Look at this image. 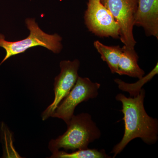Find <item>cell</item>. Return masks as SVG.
<instances>
[{"mask_svg":"<svg viewBox=\"0 0 158 158\" xmlns=\"http://www.w3.org/2000/svg\"><path fill=\"white\" fill-rule=\"evenodd\" d=\"M145 91L142 89L137 96L127 97L122 94H117L116 100L122 105L124 132L121 141L114 146L111 153L113 158L123 151L134 139L141 138L145 144L152 145L158 140V120L150 116L145 111L144 99Z\"/></svg>","mask_w":158,"mask_h":158,"instance_id":"obj_1","label":"cell"},{"mask_svg":"<svg viewBox=\"0 0 158 158\" xmlns=\"http://www.w3.org/2000/svg\"><path fill=\"white\" fill-rule=\"evenodd\" d=\"M65 133L51 140L49 148L52 152L62 148L65 151L87 149L88 145L100 138L101 132L88 113L72 116Z\"/></svg>","mask_w":158,"mask_h":158,"instance_id":"obj_2","label":"cell"},{"mask_svg":"<svg viewBox=\"0 0 158 158\" xmlns=\"http://www.w3.org/2000/svg\"><path fill=\"white\" fill-rule=\"evenodd\" d=\"M25 21L30 31V35L26 39L11 42L6 40L5 36L0 34V47L6 52V56L0 63V66L10 57L24 52L31 48L42 46L56 54L59 53L62 50L61 36L57 34H46L38 27L34 19L27 18Z\"/></svg>","mask_w":158,"mask_h":158,"instance_id":"obj_3","label":"cell"},{"mask_svg":"<svg viewBox=\"0 0 158 158\" xmlns=\"http://www.w3.org/2000/svg\"><path fill=\"white\" fill-rule=\"evenodd\" d=\"M101 85L88 77H78L75 85L60 103L51 117L62 119L68 124L77 106L98 96Z\"/></svg>","mask_w":158,"mask_h":158,"instance_id":"obj_4","label":"cell"},{"mask_svg":"<svg viewBox=\"0 0 158 158\" xmlns=\"http://www.w3.org/2000/svg\"><path fill=\"white\" fill-rule=\"evenodd\" d=\"M101 2L118 24L122 42L128 48L135 49L136 41L133 30L138 0H101Z\"/></svg>","mask_w":158,"mask_h":158,"instance_id":"obj_5","label":"cell"},{"mask_svg":"<svg viewBox=\"0 0 158 158\" xmlns=\"http://www.w3.org/2000/svg\"><path fill=\"white\" fill-rule=\"evenodd\" d=\"M85 19L88 30L96 36L119 38L118 24L101 0H88Z\"/></svg>","mask_w":158,"mask_h":158,"instance_id":"obj_6","label":"cell"},{"mask_svg":"<svg viewBox=\"0 0 158 158\" xmlns=\"http://www.w3.org/2000/svg\"><path fill=\"white\" fill-rule=\"evenodd\" d=\"M80 62L78 59L73 61L64 60L60 63V73L55 79L54 90L55 98L52 103L42 113L43 120L51 117L53 113L75 85L79 76L78 74Z\"/></svg>","mask_w":158,"mask_h":158,"instance_id":"obj_7","label":"cell"},{"mask_svg":"<svg viewBox=\"0 0 158 158\" xmlns=\"http://www.w3.org/2000/svg\"><path fill=\"white\" fill-rule=\"evenodd\" d=\"M134 25L143 27L147 36L158 39V0H138Z\"/></svg>","mask_w":158,"mask_h":158,"instance_id":"obj_8","label":"cell"},{"mask_svg":"<svg viewBox=\"0 0 158 158\" xmlns=\"http://www.w3.org/2000/svg\"><path fill=\"white\" fill-rule=\"evenodd\" d=\"M122 49L118 62L117 74L119 75L141 78L144 76L145 73L138 65L139 57L135 49L129 48L124 45Z\"/></svg>","mask_w":158,"mask_h":158,"instance_id":"obj_9","label":"cell"},{"mask_svg":"<svg viewBox=\"0 0 158 158\" xmlns=\"http://www.w3.org/2000/svg\"><path fill=\"white\" fill-rule=\"evenodd\" d=\"M94 45L101 56L103 61L106 62L111 73H117L118 63L122 52V48L119 46H109L103 44L98 40L94 41Z\"/></svg>","mask_w":158,"mask_h":158,"instance_id":"obj_10","label":"cell"},{"mask_svg":"<svg viewBox=\"0 0 158 158\" xmlns=\"http://www.w3.org/2000/svg\"><path fill=\"white\" fill-rule=\"evenodd\" d=\"M158 73V65L157 63L154 68L147 75L139 79V81L135 83H126L120 79L116 78L114 81L118 85V88L123 91L129 93L130 97H134L137 96L142 89V87L148 82L150 81Z\"/></svg>","mask_w":158,"mask_h":158,"instance_id":"obj_11","label":"cell"},{"mask_svg":"<svg viewBox=\"0 0 158 158\" xmlns=\"http://www.w3.org/2000/svg\"><path fill=\"white\" fill-rule=\"evenodd\" d=\"M51 158H110L104 149H87L77 150L71 153L65 151H56L52 152Z\"/></svg>","mask_w":158,"mask_h":158,"instance_id":"obj_12","label":"cell"}]
</instances>
